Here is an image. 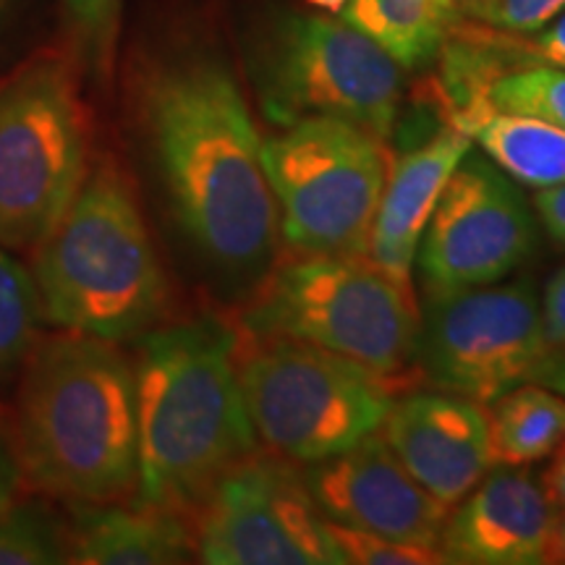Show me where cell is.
<instances>
[{
	"instance_id": "cell-1",
	"label": "cell",
	"mask_w": 565,
	"mask_h": 565,
	"mask_svg": "<svg viewBox=\"0 0 565 565\" xmlns=\"http://www.w3.org/2000/svg\"><path fill=\"white\" fill-rule=\"evenodd\" d=\"M141 118L173 215L225 275H259L278 246V207L263 141L233 74L215 58L162 66L141 92Z\"/></svg>"
},
{
	"instance_id": "cell-2",
	"label": "cell",
	"mask_w": 565,
	"mask_h": 565,
	"mask_svg": "<svg viewBox=\"0 0 565 565\" xmlns=\"http://www.w3.org/2000/svg\"><path fill=\"white\" fill-rule=\"evenodd\" d=\"M13 448L21 477L71 503L137 494V370L113 341H38L21 366Z\"/></svg>"
},
{
	"instance_id": "cell-3",
	"label": "cell",
	"mask_w": 565,
	"mask_h": 565,
	"mask_svg": "<svg viewBox=\"0 0 565 565\" xmlns=\"http://www.w3.org/2000/svg\"><path fill=\"white\" fill-rule=\"evenodd\" d=\"M137 503L194 511L259 440L236 370V333L215 317L141 335Z\"/></svg>"
},
{
	"instance_id": "cell-4",
	"label": "cell",
	"mask_w": 565,
	"mask_h": 565,
	"mask_svg": "<svg viewBox=\"0 0 565 565\" xmlns=\"http://www.w3.org/2000/svg\"><path fill=\"white\" fill-rule=\"evenodd\" d=\"M34 257L42 317L66 333L124 343L166 312L168 282L129 179L110 160L84 175Z\"/></svg>"
},
{
	"instance_id": "cell-5",
	"label": "cell",
	"mask_w": 565,
	"mask_h": 565,
	"mask_svg": "<svg viewBox=\"0 0 565 565\" xmlns=\"http://www.w3.org/2000/svg\"><path fill=\"white\" fill-rule=\"evenodd\" d=\"M422 315L412 291L364 257L294 254L275 265L244 315V333L317 345L393 387L416 370Z\"/></svg>"
},
{
	"instance_id": "cell-6",
	"label": "cell",
	"mask_w": 565,
	"mask_h": 565,
	"mask_svg": "<svg viewBox=\"0 0 565 565\" xmlns=\"http://www.w3.org/2000/svg\"><path fill=\"white\" fill-rule=\"evenodd\" d=\"M236 370L257 440L294 463H317L374 435L393 387L366 366L288 338L236 335Z\"/></svg>"
},
{
	"instance_id": "cell-7",
	"label": "cell",
	"mask_w": 565,
	"mask_h": 565,
	"mask_svg": "<svg viewBox=\"0 0 565 565\" xmlns=\"http://www.w3.org/2000/svg\"><path fill=\"white\" fill-rule=\"evenodd\" d=\"M393 160L385 139L341 118H301L263 141L282 242L309 257H364Z\"/></svg>"
},
{
	"instance_id": "cell-8",
	"label": "cell",
	"mask_w": 565,
	"mask_h": 565,
	"mask_svg": "<svg viewBox=\"0 0 565 565\" xmlns=\"http://www.w3.org/2000/svg\"><path fill=\"white\" fill-rule=\"evenodd\" d=\"M87 175V124L66 63L40 61L0 89V244L38 249Z\"/></svg>"
},
{
	"instance_id": "cell-9",
	"label": "cell",
	"mask_w": 565,
	"mask_h": 565,
	"mask_svg": "<svg viewBox=\"0 0 565 565\" xmlns=\"http://www.w3.org/2000/svg\"><path fill=\"white\" fill-rule=\"evenodd\" d=\"M265 113L282 126L341 118L374 137L393 134L401 66L343 19L286 17L259 68Z\"/></svg>"
},
{
	"instance_id": "cell-10",
	"label": "cell",
	"mask_w": 565,
	"mask_h": 565,
	"mask_svg": "<svg viewBox=\"0 0 565 565\" xmlns=\"http://www.w3.org/2000/svg\"><path fill=\"white\" fill-rule=\"evenodd\" d=\"M547 356L532 280L427 296L416 372L437 391L490 406L513 387L536 383Z\"/></svg>"
},
{
	"instance_id": "cell-11",
	"label": "cell",
	"mask_w": 565,
	"mask_h": 565,
	"mask_svg": "<svg viewBox=\"0 0 565 565\" xmlns=\"http://www.w3.org/2000/svg\"><path fill=\"white\" fill-rule=\"evenodd\" d=\"M194 555L210 565H343L303 471L252 454L194 508Z\"/></svg>"
},
{
	"instance_id": "cell-12",
	"label": "cell",
	"mask_w": 565,
	"mask_h": 565,
	"mask_svg": "<svg viewBox=\"0 0 565 565\" xmlns=\"http://www.w3.org/2000/svg\"><path fill=\"white\" fill-rule=\"evenodd\" d=\"M534 249L526 196L490 158L469 150L440 192L416 265L427 296H437L505 280Z\"/></svg>"
},
{
	"instance_id": "cell-13",
	"label": "cell",
	"mask_w": 565,
	"mask_h": 565,
	"mask_svg": "<svg viewBox=\"0 0 565 565\" xmlns=\"http://www.w3.org/2000/svg\"><path fill=\"white\" fill-rule=\"evenodd\" d=\"M303 479L324 521L408 545L440 547L450 505L408 475L380 433L343 454L307 463Z\"/></svg>"
},
{
	"instance_id": "cell-14",
	"label": "cell",
	"mask_w": 565,
	"mask_h": 565,
	"mask_svg": "<svg viewBox=\"0 0 565 565\" xmlns=\"http://www.w3.org/2000/svg\"><path fill=\"white\" fill-rule=\"evenodd\" d=\"M404 469L454 508L492 469L487 406L454 393L393 401L377 429Z\"/></svg>"
},
{
	"instance_id": "cell-15",
	"label": "cell",
	"mask_w": 565,
	"mask_h": 565,
	"mask_svg": "<svg viewBox=\"0 0 565 565\" xmlns=\"http://www.w3.org/2000/svg\"><path fill=\"white\" fill-rule=\"evenodd\" d=\"M448 513L440 553L458 565L555 563L545 487L519 466H492Z\"/></svg>"
},
{
	"instance_id": "cell-16",
	"label": "cell",
	"mask_w": 565,
	"mask_h": 565,
	"mask_svg": "<svg viewBox=\"0 0 565 565\" xmlns=\"http://www.w3.org/2000/svg\"><path fill=\"white\" fill-rule=\"evenodd\" d=\"M471 150V137L448 126L391 166L364 259L395 286L414 294L419 244L454 168Z\"/></svg>"
},
{
	"instance_id": "cell-17",
	"label": "cell",
	"mask_w": 565,
	"mask_h": 565,
	"mask_svg": "<svg viewBox=\"0 0 565 565\" xmlns=\"http://www.w3.org/2000/svg\"><path fill=\"white\" fill-rule=\"evenodd\" d=\"M66 542L68 563L79 565H171L194 555L183 513L141 503H74Z\"/></svg>"
},
{
	"instance_id": "cell-18",
	"label": "cell",
	"mask_w": 565,
	"mask_h": 565,
	"mask_svg": "<svg viewBox=\"0 0 565 565\" xmlns=\"http://www.w3.org/2000/svg\"><path fill=\"white\" fill-rule=\"evenodd\" d=\"M492 466L526 469L565 443V398L542 383H524L487 406Z\"/></svg>"
},
{
	"instance_id": "cell-19",
	"label": "cell",
	"mask_w": 565,
	"mask_h": 565,
	"mask_svg": "<svg viewBox=\"0 0 565 565\" xmlns=\"http://www.w3.org/2000/svg\"><path fill=\"white\" fill-rule=\"evenodd\" d=\"M471 139L515 183L550 189L565 181V129L561 126L492 108L475 124Z\"/></svg>"
},
{
	"instance_id": "cell-20",
	"label": "cell",
	"mask_w": 565,
	"mask_h": 565,
	"mask_svg": "<svg viewBox=\"0 0 565 565\" xmlns=\"http://www.w3.org/2000/svg\"><path fill=\"white\" fill-rule=\"evenodd\" d=\"M450 11V0H345L341 19L401 68H419L443 47Z\"/></svg>"
},
{
	"instance_id": "cell-21",
	"label": "cell",
	"mask_w": 565,
	"mask_h": 565,
	"mask_svg": "<svg viewBox=\"0 0 565 565\" xmlns=\"http://www.w3.org/2000/svg\"><path fill=\"white\" fill-rule=\"evenodd\" d=\"M42 301L34 275L0 244V383L19 374L40 341Z\"/></svg>"
},
{
	"instance_id": "cell-22",
	"label": "cell",
	"mask_w": 565,
	"mask_h": 565,
	"mask_svg": "<svg viewBox=\"0 0 565 565\" xmlns=\"http://www.w3.org/2000/svg\"><path fill=\"white\" fill-rule=\"evenodd\" d=\"M68 563L66 529L42 503H13L0 511V565Z\"/></svg>"
},
{
	"instance_id": "cell-23",
	"label": "cell",
	"mask_w": 565,
	"mask_h": 565,
	"mask_svg": "<svg viewBox=\"0 0 565 565\" xmlns=\"http://www.w3.org/2000/svg\"><path fill=\"white\" fill-rule=\"evenodd\" d=\"M487 103L494 110L524 113L565 129V68L550 63L500 74L487 89Z\"/></svg>"
},
{
	"instance_id": "cell-24",
	"label": "cell",
	"mask_w": 565,
	"mask_h": 565,
	"mask_svg": "<svg viewBox=\"0 0 565 565\" xmlns=\"http://www.w3.org/2000/svg\"><path fill=\"white\" fill-rule=\"evenodd\" d=\"M76 51L97 76H110L124 0H63Z\"/></svg>"
},
{
	"instance_id": "cell-25",
	"label": "cell",
	"mask_w": 565,
	"mask_h": 565,
	"mask_svg": "<svg viewBox=\"0 0 565 565\" xmlns=\"http://www.w3.org/2000/svg\"><path fill=\"white\" fill-rule=\"evenodd\" d=\"M330 540L341 555L343 565H443L445 555L440 547L408 545V542H395L387 536L364 532V529H351L324 521Z\"/></svg>"
},
{
	"instance_id": "cell-26",
	"label": "cell",
	"mask_w": 565,
	"mask_h": 565,
	"mask_svg": "<svg viewBox=\"0 0 565 565\" xmlns=\"http://www.w3.org/2000/svg\"><path fill=\"white\" fill-rule=\"evenodd\" d=\"M471 17L503 32H542L565 13V0H469Z\"/></svg>"
},
{
	"instance_id": "cell-27",
	"label": "cell",
	"mask_w": 565,
	"mask_h": 565,
	"mask_svg": "<svg viewBox=\"0 0 565 565\" xmlns=\"http://www.w3.org/2000/svg\"><path fill=\"white\" fill-rule=\"evenodd\" d=\"M542 303V328H545V341L550 349L547 359L563 356L565 353V267H561L553 278L547 280Z\"/></svg>"
},
{
	"instance_id": "cell-28",
	"label": "cell",
	"mask_w": 565,
	"mask_h": 565,
	"mask_svg": "<svg viewBox=\"0 0 565 565\" xmlns=\"http://www.w3.org/2000/svg\"><path fill=\"white\" fill-rule=\"evenodd\" d=\"M553 456L542 487H545L550 508H553V553L557 563L565 561V443Z\"/></svg>"
},
{
	"instance_id": "cell-29",
	"label": "cell",
	"mask_w": 565,
	"mask_h": 565,
	"mask_svg": "<svg viewBox=\"0 0 565 565\" xmlns=\"http://www.w3.org/2000/svg\"><path fill=\"white\" fill-rule=\"evenodd\" d=\"M534 210L550 238L565 249V181L557 186L540 189L534 196Z\"/></svg>"
},
{
	"instance_id": "cell-30",
	"label": "cell",
	"mask_w": 565,
	"mask_h": 565,
	"mask_svg": "<svg viewBox=\"0 0 565 565\" xmlns=\"http://www.w3.org/2000/svg\"><path fill=\"white\" fill-rule=\"evenodd\" d=\"M21 479L24 477H21L13 437L6 433L3 424H0V511H6V508L17 500Z\"/></svg>"
},
{
	"instance_id": "cell-31",
	"label": "cell",
	"mask_w": 565,
	"mask_h": 565,
	"mask_svg": "<svg viewBox=\"0 0 565 565\" xmlns=\"http://www.w3.org/2000/svg\"><path fill=\"white\" fill-rule=\"evenodd\" d=\"M536 51L545 55L550 63L565 68V13H561L553 24L545 26V32L536 40Z\"/></svg>"
},
{
	"instance_id": "cell-32",
	"label": "cell",
	"mask_w": 565,
	"mask_h": 565,
	"mask_svg": "<svg viewBox=\"0 0 565 565\" xmlns=\"http://www.w3.org/2000/svg\"><path fill=\"white\" fill-rule=\"evenodd\" d=\"M536 383L553 387L555 393H561L565 398V353H563V356L547 359L545 366H542L540 377H536Z\"/></svg>"
},
{
	"instance_id": "cell-33",
	"label": "cell",
	"mask_w": 565,
	"mask_h": 565,
	"mask_svg": "<svg viewBox=\"0 0 565 565\" xmlns=\"http://www.w3.org/2000/svg\"><path fill=\"white\" fill-rule=\"evenodd\" d=\"M309 3L317 6V9H322V11L341 13V9L345 6V0H309Z\"/></svg>"
},
{
	"instance_id": "cell-34",
	"label": "cell",
	"mask_w": 565,
	"mask_h": 565,
	"mask_svg": "<svg viewBox=\"0 0 565 565\" xmlns=\"http://www.w3.org/2000/svg\"><path fill=\"white\" fill-rule=\"evenodd\" d=\"M450 3H454V6H456V3H469V0H450Z\"/></svg>"
}]
</instances>
